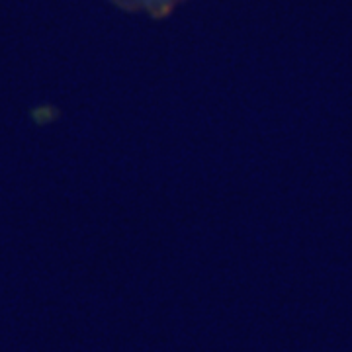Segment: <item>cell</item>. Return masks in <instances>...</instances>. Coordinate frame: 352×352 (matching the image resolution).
I'll return each mask as SVG.
<instances>
[{
	"label": "cell",
	"instance_id": "cell-1",
	"mask_svg": "<svg viewBox=\"0 0 352 352\" xmlns=\"http://www.w3.org/2000/svg\"><path fill=\"white\" fill-rule=\"evenodd\" d=\"M120 6L127 10L151 14V16H164L168 14L180 0H116Z\"/></svg>",
	"mask_w": 352,
	"mask_h": 352
}]
</instances>
